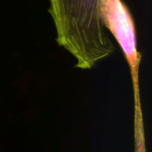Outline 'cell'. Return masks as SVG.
Returning a JSON list of instances; mask_svg holds the SVG:
<instances>
[{
  "instance_id": "6da1fadb",
  "label": "cell",
  "mask_w": 152,
  "mask_h": 152,
  "mask_svg": "<svg viewBox=\"0 0 152 152\" xmlns=\"http://www.w3.org/2000/svg\"><path fill=\"white\" fill-rule=\"evenodd\" d=\"M102 0H49L56 42L76 60V68L91 69L115 51L105 31Z\"/></svg>"
},
{
  "instance_id": "7a4b0ae2",
  "label": "cell",
  "mask_w": 152,
  "mask_h": 152,
  "mask_svg": "<svg viewBox=\"0 0 152 152\" xmlns=\"http://www.w3.org/2000/svg\"><path fill=\"white\" fill-rule=\"evenodd\" d=\"M101 15L105 28L116 38L130 69L134 100V152H146L139 87L142 55L137 48L134 20L123 0H102Z\"/></svg>"
}]
</instances>
